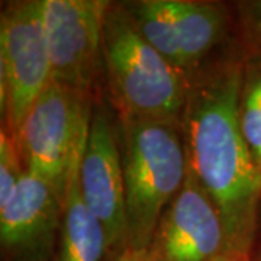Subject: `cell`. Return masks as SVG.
I'll return each mask as SVG.
<instances>
[{
    "instance_id": "cell-18",
    "label": "cell",
    "mask_w": 261,
    "mask_h": 261,
    "mask_svg": "<svg viewBox=\"0 0 261 261\" xmlns=\"http://www.w3.org/2000/svg\"><path fill=\"white\" fill-rule=\"evenodd\" d=\"M252 260L261 261V247H258V248H254V251H252Z\"/></svg>"
},
{
    "instance_id": "cell-15",
    "label": "cell",
    "mask_w": 261,
    "mask_h": 261,
    "mask_svg": "<svg viewBox=\"0 0 261 261\" xmlns=\"http://www.w3.org/2000/svg\"><path fill=\"white\" fill-rule=\"evenodd\" d=\"M111 261H159L149 251L148 248H130L125 247L118 252Z\"/></svg>"
},
{
    "instance_id": "cell-14",
    "label": "cell",
    "mask_w": 261,
    "mask_h": 261,
    "mask_svg": "<svg viewBox=\"0 0 261 261\" xmlns=\"http://www.w3.org/2000/svg\"><path fill=\"white\" fill-rule=\"evenodd\" d=\"M25 168L19 155L18 145L8 130L0 129V205L6 203L13 195L22 177Z\"/></svg>"
},
{
    "instance_id": "cell-4",
    "label": "cell",
    "mask_w": 261,
    "mask_h": 261,
    "mask_svg": "<svg viewBox=\"0 0 261 261\" xmlns=\"http://www.w3.org/2000/svg\"><path fill=\"white\" fill-rule=\"evenodd\" d=\"M122 3L141 35L189 79L238 47L232 3L214 0Z\"/></svg>"
},
{
    "instance_id": "cell-1",
    "label": "cell",
    "mask_w": 261,
    "mask_h": 261,
    "mask_svg": "<svg viewBox=\"0 0 261 261\" xmlns=\"http://www.w3.org/2000/svg\"><path fill=\"white\" fill-rule=\"evenodd\" d=\"M243 67L238 45L190 77L181 132L189 168L222 218L228 251L252 254L260 231L261 173L238 116Z\"/></svg>"
},
{
    "instance_id": "cell-7",
    "label": "cell",
    "mask_w": 261,
    "mask_h": 261,
    "mask_svg": "<svg viewBox=\"0 0 261 261\" xmlns=\"http://www.w3.org/2000/svg\"><path fill=\"white\" fill-rule=\"evenodd\" d=\"M109 0H39L53 82L100 100L103 19Z\"/></svg>"
},
{
    "instance_id": "cell-6",
    "label": "cell",
    "mask_w": 261,
    "mask_h": 261,
    "mask_svg": "<svg viewBox=\"0 0 261 261\" xmlns=\"http://www.w3.org/2000/svg\"><path fill=\"white\" fill-rule=\"evenodd\" d=\"M53 82L39 0H13L0 13L2 126L18 134L31 106Z\"/></svg>"
},
{
    "instance_id": "cell-13",
    "label": "cell",
    "mask_w": 261,
    "mask_h": 261,
    "mask_svg": "<svg viewBox=\"0 0 261 261\" xmlns=\"http://www.w3.org/2000/svg\"><path fill=\"white\" fill-rule=\"evenodd\" d=\"M235 35L244 56L261 53V0L233 2Z\"/></svg>"
},
{
    "instance_id": "cell-16",
    "label": "cell",
    "mask_w": 261,
    "mask_h": 261,
    "mask_svg": "<svg viewBox=\"0 0 261 261\" xmlns=\"http://www.w3.org/2000/svg\"><path fill=\"white\" fill-rule=\"evenodd\" d=\"M216 261H254L251 252H238L226 251L222 254Z\"/></svg>"
},
{
    "instance_id": "cell-12",
    "label": "cell",
    "mask_w": 261,
    "mask_h": 261,
    "mask_svg": "<svg viewBox=\"0 0 261 261\" xmlns=\"http://www.w3.org/2000/svg\"><path fill=\"white\" fill-rule=\"evenodd\" d=\"M238 116L245 142L261 173V53L244 56Z\"/></svg>"
},
{
    "instance_id": "cell-9",
    "label": "cell",
    "mask_w": 261,
    "mask_h": 261,
    "mask_svg": "<svg viewBox=\"0 0 261 261\" xmlns=\"http://www.w3.org/2000/svg\"><path fill=\"white\" fill-rule=\"evenodd\" d=\"M148 250L159 261H216L228 251L222 218L190 168L161 215Z\"/></svg>"
},
{
    "instance_id": "cell-19",
    "label": "cell",
    "mask_w": 261,
    "mask_h": 261,
    "mask_svg": "<svg viewBox=\"0 0 261 261\" xmlns=\"http://www.w3.org/2000/svg\"><path fill=\"white\" fill-rule=\"evenodd\" d=\"M261 237V209H260V231H258V238Z\"/></svg>"
},
{
    "instance_id": "cell-2",
    "label": "cell",
    "mask_w": 261,
    "mask_h": 261,
    "mask_svg": "<svg viewBox=\"0 0 261 261\" xmlns=\"http://www.w3.org/2000/svg\"><path fill=\"white\" fill-rule=\"evenodd\" d=\"M103 83L118 116L181 123L190 79L149 44L122 2L103 19Z\"/></svg>"
},
{
    "instance_id": "cell-17",
    "label": "cell",
    "mask_w": 261,
    "mask_h": 261,
    "mask_svg": "<svg viewBox=\"0 0 261 261\" xmlns=\"http://www.w3.org/2000/svg\"><path fill=\"white\" fill-rule=\"evenodd\" d=\"M56 254H47V255H34V257H27L18 261H56L54 258Z\"/></svg>"
},
{
    "instance_id": "cell-11",
    "label": "cell",
    "mask_w": 261,
    "mask_h": 261,
    "mask_svg": "<svg viewBox=\"0 0 261 261\" xmlns=\"http://www.w3.org/2000/svg\"><path fill=\"white\" fill-rule=\"evenodd\" d=\"M86 141L77 149L67 178L56 261H111L105 228L87 207L80 189V163Z\"/></svg>"
},
{
    "instance_id": "cell-3",
    "label": "cell",
    "mask_w": 261,
    "mask_h": 261,
    "mask_svg": "<svg viewBox=\"0 0 261 261\" xmlns=\"http://www.w3.org/2000/svg\"><path fill=\"white\" fill-rule=\"evenodd\" d=\"M126 247L148 248L160 218L177 196L187 176L181 123L118 116Z\"/></svg>"
},
{
    "instance_id": "cell-8",
    "label": "cell",
    "mask_w": 261,
    "mask_h": 261,
    "mask_svg": "<svg viewBox=\"0 0 261 261\" xmlns=\"http://www.w3.org/2000/svg\"><path fill=\"white\" fill-rule=\"evenodd\" d=\"M80 189L87 207L105 228L112 260L126 247L125 183L116 119L102 100L92 109L80 163Z\"/></svg>"
},
{
    "instance_id": "cell-10",
    "label": "cell",
    "mask_w": 261,
    "mask_h": 261,
    "mask_svg": "<svg viewBox=\"0 0 261 261\" xmlns=\"http://www.w3.org/2000/svg\"><path fill=\"white\" fill-rule=\"evenodd\" d=\"M63 199L44 178L25 173L0 205V243L6 261L56 254Z\"/></svg>"
},
{
    "instance_id": "cell-5",
    "label": "cell",
    "mask_w": 261,
    "mask_h": 261,
    "mask_svg": "<svg viewBox=\"0 0 261 261\" xmlns=\"http://www.w3.org/2000/svg\"><path fill=\"white\" fill-rule=\"evenodd\" d=\"M94 103L87 94L51 82L13 137L25 171L48 181L61 199L75 152L87 140Z\"/></svg>"
}]
</instances>
